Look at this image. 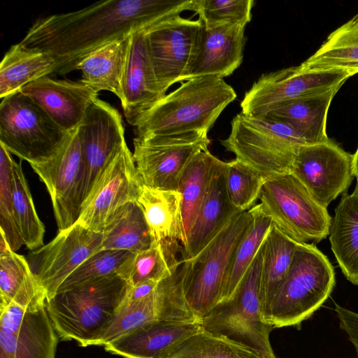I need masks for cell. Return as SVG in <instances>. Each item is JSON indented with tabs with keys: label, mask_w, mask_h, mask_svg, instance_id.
<instances>
[{
	"label": "cell",
	"mask_w": 358,
	"mask_h": 358,
	"mask_svg": "<svg viewBox=\"0 0 358 358\" xmlns=\"http://www.w3.org/2000/svg\"><path fill=\"white\" fill-rule=\"evenodd\" d=\"M194 0H108L82 9L38 18L20 42L56 61L53 74L76 70L88 55L115 40L147 30L192 10Z\"/></svg>",
	"instance_id": "obj_1"
},
{
	"label": "cell",
	"mask_w": 358,
	"mask_h": 358,
	"mask_svg": "<svg viewBox=\"0 0 358 358\" xmlns=\"http://www.w3.org/2000/svg\"><path fill=\"white\" fill-rule=\"evenodd\" d=\"M236 96L223 78L207 76L187 80L143 113L135 127L136 136L208 133Z\"/></svg>",
	"instance_id": "obj_2"
},
{
	"label": "cell",
	"mask_w": 358,
	"mask_h": 358,
	"mask_svg": "<svg viewBox=\"0 0 358 358\" xmlns=\"http://www.w3.org/2000/svg\"><path fill=\"white\" fill-rule=\"evenodd\" d=\"M131 286L117 275L96 279L47 298L52 324L62 341L91 345L125 301Z\"/></svg>",
	"instance_id": "obj_3"
},
{
	"label": "cell",
	"mask_w": 358,
	"mask_h": 358,
	"mask_svg": "<svg viewBox=\"0 0 358 358\" xmlns=\"http://www.w3.org/2000/svg\"><path fill=\"white\" fill-rule=\"evenodd\" d=\"M336 283L327 257L315 244L299 243L288 273L272 299L264 321L273 328L296 326L328 299Z\"/></svg>",
	"instance_id": "obj_4"
},
{
	"label": "cell",
	"mask_w": 358,
	"mask_h": 358,
	"mask_svg": "<svg viewBox=\"0 0 358 358\" xmlns=\"http://www.w3.org/2000/svg\"><path fill=\"white\" fill-rule=\"evenodd\" d=\"M250 210L233 217L194 257L178 267L185 301L199 320L221 301L235 252L252 224Z\"/></svg>",
	"instance_id": "obj_5"
},
{
	"label": "cell",
	"mask_w": 358,
	"mask_h": 358,
	"mask_svg": "<svg viewBox=\"0 0 358 358\" xmlns=\"http://www.w3.org/2000/svg\"><path fill=\"white\" fill-rule=\"evenodd\" d=\"M235 159L265 181L292 173L300 147L307 145L287 124L268 117H252L241 112L231 122L228 137L220 141Z\"/></svg>",
	"instance_id": "obj_6"
},
{
	"label": "cell",
	"mask_w": 358,
	"mask_h": 358,
	"mask_svg": "<svg viewBox=\"0 0 358 358\" xmlns=\"http://www.w3.org/2000/svg\"><path fill=\"white\" fill-rule=\"evenodd\" d=\"M262 268L261 245L234 296L220 302L201 319L200 325L202 331L247 347L264 358H277L269 338L273 328L262 314Z\"/></svg>",
	"instance_id": "obj_7"
},
{
	"label": "cell",
	"mask_w": 358,
	"mask_h": 358,
	"mask_svg": "<svg viewBox=\"0 0 358 358\" xmlns=\"http://www.w3.org/2000/svg\"><path fill=\"white\" fill-rule=\"evenodd\" d=\"M72 131L61 128L41 107L20 90L1 100L0 145L31 166L52 159Z\"/></svg>",
	"instance_id": "obj_8"
},
{
	"label": "cell",
	"mask_w": 358,
	"mask_h": 358,
	"mask_svg": "<svg viewBox=\"0 0 358 358\" xmlns=\"http://www.w3.org/2000/svg\"><path fill=\"white\" fill-rule=\"evenodd\" d=\"M259 199L261 210L282 233L298 243H317L329 234L331 217L292 173L264 183Z\"/></svg>",
	"instance_id": "obj_9"
},
{
	"label": "cell",
	"mask_w": 358,
	"mask_h": 358,
	"mask_svg": "<svg viewBox=\"0 0 358 358\" xmlns=\"http://www.w3.org/2000/svg\"><path fill=\"white\" fill-rule=\"evenodd\" d=\"M133 142V157L143 185L177 191L184 169L197 154L208 150L210 143L208 133L201 131L138 136Z\"/></svg>",
	"instance_id": "obj_10"
},
{
	"label": "cell",
	"mask_w": 358,
	"mask_h": 358,
	"mask_svg": "<svg viewBox=\"0 0 358 358\" xmlns=\"http://www.w3.org/2000/svg\"><path fill=\"white\" fill-rule=\"evenodd\" d=\"M353 75L346 70H303L300 65L264 73L245 93L241 113L264 118L285 103L341 87Z\"/></svg>",
	"instance_id": "obj_11"
},
{
	"label": "cell",
	"mask_w": 358,
	"mask_h": 358,
	"mask_svg": "<svg viewBox=\"0 0 358 358\" xmlns=\"http://www.w3.org/2000/svg\"><path fill=\"white\" fill-rule=\"evenodd\" d=\"M201 27L199 20L178 15L145 31L151 64L163 95L176 83L184 82L196 54Z\"/></svg>",
	"instance_id": "obj_12"
},
{
	"label": "cell",
	"mask_w": 358,
	"mask_h": 358,
	"mask_svg": "<svg viewBox=\"0 0 358 358\" xmlns=\"http://www.w3.org/2000/svg\"><path fill=\"white\" fill-rule=\"evenodd\" d=\"M143 186L133 153L126 144L97 180L82 205L77 222L103 233L120 208L138 201Z\"/></svg>",
	"instance_id": "obj_13"
},
{
	"label": "cell",
	"mask_w": 358,
	"mask_h": 358,
	"mask_svg": "<svg viewBox=\"0 0 358 358\" xmlns=\"http://www.w3.org/2000/svg\"><path fill=\"white\" fill-rule=\"evenodd\" d=\"M79 128L83 157L82 207L101 173L127 143L120 113L99 97L88 106Z\"/></svg>",
	"instance_id": "obj_14"
},
{
	"label": "cell",
	"mask_w": 358,
	"mask_h": 358,
	"mask_svg": "<svg viewBox=\"0 0 358 358\" xmlns=\"http://www.w3.org/2000/svg\"><path fill=\"white\" fill-rule=\"evenodd\" d=\"M103 233L92 231L76 222L30 253L29 266L47 298L53 296L80 264L101 249Z\"/></svg>",
	"instance_id": "obj_15"
},
{
	"label": "cell",
	"mask_w": 358,
	"mask_h": 358,
	"mask_svg": "<svg viewBox=\"0 0 358 358\" xmlns=\"http://www.w3.org/2000/svg\"><path fill=\"white\" fill-rule=\"evenodd\" d=\"M292 173L323 206L344 193L355 178L352 155L330 138L304 145L295 157Z\"/></svg>",
	"instance_id": "obj_16"
},
{
	"label": "cell",
	"mask_w": 358,
	"mask_h": 358,
	"mask_svg": "<svg viewBox=\"0 0 358 358\" xmlns=\"http://www.w3.org/2000/svg\"><path fill=\"white\" fill-rule=\"evenodd\" d=\"M31 166L46 186L59 231L70 228L77 222L81 209L83 157L79 127L52 159Z\"/></svg>",
	"instance_id": "obj_17"
},
{
	"label": "cell",
	"mask_w": 358,
	"mask_h": 358,
	"mask_svg": "<svg viewBox=\"0 0 358 358\" xmlns=\"http://www.w3.org/2000/svg\"><path fill=\"white\" fill-rule=\"evenodd\" d=\"M20 91L69 132L79 127L88 106L98 97V93L81 80H55L48 76L28 83Z\"/></svg>",
	"instance_id": "obj_18"
},
{
	"label": "cell",
	"mask_w": 358,
	"mask_h": 358,
	"mask_svg": "<svg viewBox=\"0 0 358 358\" xmlns=\"http://www.w3.org/2000/svg\"><path fill=\"white\" fill-rule=\"evenodd\" d=\"M149 225L152 243L160 248L172 272L180 264L178 259L184 243L181 194L143 186L138 199Z\"/></svg>",
	"instance_id": "obj_19"
},
{
	"label": "cell",
	"mask_w": 358,
	"mask_h": 358,
	"mask_svg": "<svg viewBox=\"0 0 358 358\" xmlns=\"http://www.w3.org/2000/svg\"><path fill=\"white\" fill-rule=\"evenodd\" d=\"M245 27L238 24L206 27L202 24L196 54L184 81L232 74L243 62Z\"/></svg>",
	"instance_id": "obj_20"
},
{
	"label": "cell",
	"mask_w": 358,
	"mask_h": 358,
	"mask_svg": "<svg viewBox=\"0 0 358 358\" xmlns=\"http://www.w3.org/2000/svg\"><path fill=\"white\" fill-rule=\"evenodd\" d=\"M201 330L199 321L154 320L103 347L123 358H168L179 345Z\"/></svg>",
	"instance_id": "obj_21"
},
{
	"label": "cell",
	"mask_w": 358,
	"mask_h": 358,
	"mask_svg": "<svg viewBox=\"0 0 358 358\" xmlns=\"http://www.w3.org/2000/svg\"><path fill=\"white\" fill-rule=\"evenodd\" d=\"M145 31L131 34L122 81L121 105L127 121L134 127L137 125L143 113L165 96L157 84Z\"/></svg>",
	"instance_id": "obj_22"
},
{
	"label": "cell",
	"mask_w": 358,
	"mask_h": 358,
	"mask_svg": "<svg viewBox=\"0 0 358 358\" xmlns=\"http://www.w3.org/2000/svg\"><path fill=\"white\" fill-rule=\"evenodd\" d=\"M225 170L226 162L216 157L206 193L182 246L180 263L194 257L233 217L242 212L229 200Z\"/></svg>",
	"instance_id": "obj_23"
},
{
	"label": "cell",
	"mask_w": 358,
	"mask_h": 358,
	"mask_svg": "<svg viewBox=\"0 0 358 358\" xmlns=\"http://www.w3.org/2000/svg\"><path fill=\"white\" fill-rule=\"evenodd\" d=\"M0 240V308L11 302L29 310L45 305L46 292L28 261L11 250L1 234Z\"/></svg>",
	"instance_id": "obj_24"
},
{
	"label": "cell",
	"mask_w": 358,
	"mask_h": 358,
	"mask_svg": "<svg viewBox=\"0 0 358 358\" xmlns=\"http://www.w3.org/2000/svg\"><path fill=\"white\" fill-rule=\"evenodd\" d=\"M59 339L45 303L28 310L16 333L0 331V351L8 358H55Z\"/></svg>",
	"instance_id": "obj_25"
},
{
	"label": "cell",
	"mask_w": 358,
	"mask_h": 358,
	"mask_svg": "<svg viewBox=\"0 0 358 358\" xmlns=\"http://www.w3.org/2000/svg\"><path fill=\"white\" fill-rule=\"evenodd\" d=\"M340 88L336 87L285 103L266 117L292 127L307 145L325 142L329 139L326 131L328 110Z\"/></svg>",
	"instance_id": "obj_26"
},
{
	"label": "cell",
	"mask_w": 358,
	"mask_h": 358,
	"mask_svg": "<svg viewBox=\"0 0 358 358\" xmlns=\"http://www.w3.org/2000/svg\"><path fill=\"white\" fill-rule=\"evenodd\" d=\"M131 36L108 43L85 57L77 66L84 83L96 92L105 90L122 100V81Z\"/></svg>",
	"instance_id": "obj_27"
},
{
	"label": "cell",
	"mask_w": 358,
	"mask_h": 358,
	"mask_svg": "<svg viewBox=\"0 0 358 358\" xmlns=\"http://www.w3.org/2000/svg\"><path fill=\"white\" fill-rule=\"evenodd\" d=\"M329 236L343 275L358 286V202L352 194H344L335 208Z\"/></svg>",
	"instance_id": "obj_28"
},
{
	"label": "cell",
	"mask_w": 358,
	"mask_h": 358,
	"mask_svg": "<svg viewBox=\"0 0 358 358\" xmlns=\"http://www.w3.org/2000/svg\"><path fill=\"white\" fill-rule=\"evenodd\" d=\"M56 61L50 54L27 48L20 42L10 46L0 64V97L20 90L41 78L53 74Z\"/></svg>",
	"instance_id": "obj_29"
},
{
	"label": "cell",
	"mask_w": 358,
	"mask_h": 358,
	"mask_svg": "<svg viewBox=\"0 0 358 358\" xmlns=\"http://www.w3.org/2000/svg\"><path fill=\"white\" fill-rule=\"evenodd\" d=\"M303 70H346L358 73V13L333 31L320 47L299 64Z\"/></svg>",
	"instance_id": "obj_30"
},
{
	"label": "cell",
	"mask_w": 358,
	"mask_h": 358,
	"mask_svg": "<svg viewBox=\"0 0 358 358\" xmlns=\"http://www.w3.org/2000/svg\"><path fill=\"white\" fill-rule=\"evenodd\" d=\"M298 244L272 224L262 245L261 304L263 317L288 273Z\"/></svg>",
	"instance_id": "obj_31"
},
{
	"label": "cell",
	"mask_w": 358,
	"mask_h": 358,
	"mask_svg": "<svg viewBox=\"0 0 358 358\" xmlns=\"http://www.w3.org/2000/svg\"><path fill=\"white\" fill-rule=\"evenodd\" d=\"M152 238L143 210L138 201L120 208L103 231L101 249L137 253L150 248Z\"/></svg>",
	"instance_id": "obj_32"
},
{
	"label": "cell",
	"mask_w": 358,
	"mask_h": 358,
	"mask_svg": "<svg viewBox=\"0 0 358 358\" xmlns=\"http://www.w3.org/2000/svg\"><path fill=\"white\" fill-rule=\"evenodd\" d=\"M215 159L209 150L199 152L180 178L178 191L181 194L183 245L206 193Z\"/></svg>",
	"instance_id": "obj_33"
},
{
	"label": "cell",
	"mask_w": 358,
	"mask_h": 358,
	"mask_svg": "<svg viewBox=\"0 0 358 358\" xmlns=\"http://www.w3.org/2000/svg\"><path fill=\"white\" fill-rule=\"evenodd\" d=\"M250 210L253 217L252 224L235 252L220 302L234 296L272 225L271 220L261 210L259 204L255 205Z\"/></svg>",
	"instance_id": "obj_34"
},
{
	"label": "cell",
	"mask_w": 358,
	"mask_h": 358,
	"mask_svg": "<svg viewBox=\"0 0 358 358\" xmlns=\"http://www.w3.org/2000/svg\"><path fill=\"white\" fill-rule=\"evenodd\" d=\"M21 162L13 164L14 211L24 244L32 250L43 246L45 227L36 213Z\"/></svg>",
	"instance_id": "obj_35"
},
{
	"label": "cell",
	"mask_w": 358,
	"mask_h": 358,
	"mask_svg": "<svg viewBox=\"0 0 358 358\" xmlns=\"http://www.w3.org/2000/svg\"><path fill=\"white\" fill-rule=\"evenodd\" d=\"M168 358H264L257 352L201 331L173 350Z\"/></svg>",
	"instance_id": "obj_36"
},
{
	"label": "cell",
	"mask_w": 358,
	"mask_h": 358,
	"mask_svg": "<svg viewBox=\"0 0 358 358\" xmlns=\"http://www.w3.org/2000/svg\"><path fill=\"white\" fill-rule=\"evenodd\" d=\"M134 252L101 249L80 264L60 285L57 292L65 291L87 282L117 275Z\"/></svg>",
	"instance_id": "obj_37"
},
{
	"label": "cell",
	"mask_w": 358,
	"mask_h": 358,
	"mask_svg": "<svg viewBox=\"0 0 358 358\" xmlns=\"http://www.w3.org/2000/svg\"><path fill=\"white\" fill-rule=\"evenodd\" d=\"M11 153L0 145V228L11 250H18L24 244L18 229L13 205V164Z\"/></svg>",
	"instance_id": "obj_38"
},
{
	"label": "cell",
	"mask_w": 358,
	"mask_h": 358,
	"mask_svg": "<svg viewBox=\"0 0 358 358\" xmlns=\"http://www.w3.org/2000/svg\"><path fill=\"white\" fill-rule=\"evenodd\" d=\"M225 180L231 203L242 212L255 206L265 182L257 172L235 159L226 162Z\"/></svg>",
	"instance_id": "obj_39"
},
{
	"label": "cell",
	"mask_w": 358,
	"mask_h": 358,
	"mask_svg": "<svg viewBox=\"0 0 358 358\" xmlns=\"http://www.w3.org/2000/svg\"><path fill=\"white\" fill-rule=\"evenodd\" d=\"M253 0H194L193 9L206 27L225 24L246 26L252 19Z\"/></svg>",
	"instance_id": "obj_40"
},
{
	"label": "cell",
	"mask_w": 358,
	"mask_h": 358,
	"mask_svg": "<svg viewBox=\"0 0 358 358\" xmlns=\"http://www.w3.org/2000/svg\"><path fill=\"white\" fill-rule=\"evenodd\" d=\"M174 272L159 246L152 243L150 248L134 254L122 266L119 276L134 287L148 280L160 282Z\"/></svg>",
	"instance_id": "obj_41"
},
{
	"label": "cell",
	"mask_w": 358,
	"mask_h": 358,
	"mask_svg": "<svg viewBox=\"0 0 358 358\" xmlns=\"http://www.w3.org/2000/svg\"><path fill=\"white\" fill-rule=\"evenodd\" d=\"M28 310L11 302L0 308V331L6 334H13L20 328Z\"/></svg>",
	"instance_id": "obj_42"
},
{
	"label": "cell",
	"mask_w": 358,
	"mask_h": 358,
	"mask_svg": "<svg viewBox=\"0 0 358 358\" xmlns=\"http://www.w3.org/2000/svg\"><path fill=\"white\" fill-rule=\"evenodd\" d=\"M335 311L340 327L348 336L353 344L358 358V313L335 303Z\"/></svg>",
	"instance_id": "obj_43"
},
{
	"label": "cell",
	"mask_w": 358,
	"mask_h": 358,
	"mask_svg": "<svg viewBox=\"0 0 358 358\" xmlns=\"http://www.w3.org/2000/svg\"><path fill=\"white\" fill-rule=\"evenodd\" d=\"M159 282L148 280L136 286L131 287L127 299L129 301H138L151 295L157 288Z\"/></svg>",
	"instance_id": "obj_44"
},
{
	"label": "cell",
	"mask_w": 358,
	"mask_h": 358,
	"mask_svg": "<svg viewBox=\"0 0 358 358\" xmlns=\"http://www.w3.org/2000/svg\"><path fill=\"white\" fill-rule=\"evenodd\" d=\"M352 166L354 176L358 179V147L355 154L352 155Z\"/></svg>",
	"instance_id": "obj_45"
},
{
	"label": "cell",
	"mask_w": 358,
	"mask_h": 358,
	"mask_svg": "<svg viewBox=\"0 0 358 358\" xmlns=\"http://www.w3.org/2000/svg\"><path fill=\"white\" fill-rule=\"evenodd\" d=\"M352 194L355 196V198L358 202V179H357V182L355 185L354 192H352Z\"/></svg>",
	"instance_id": "obj_46"
}]
</instances>
